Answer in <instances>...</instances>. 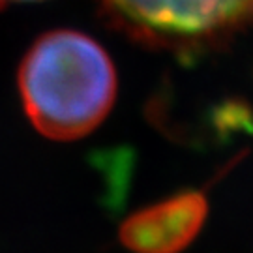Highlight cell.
<instances>
[{
  "label": "cell",
  "instance_id": "7a4b0ae2",
  "mask_svg": "<svg viewBox=\"0 0 253 253\" xmlns=\"http://www.w3.org/2000/svg\"><path fill=\"white\" fill-rule=\"evenodd\" d=\"M117 17L163 43H201L253 21V0H103Z\"/></svg>",
  "mask_w": 253,
  "mask_h": 253
},
{
  "label": "cell",
  "instance_id": "6da1fadb",
  "mask_svg": "<svg viewBox=\"0 0 253 253\" xmlns=\"http://www.w3.org/2000/svg\"><path fill=\"white\" fill-rule=\"evenodd\" d=\"M23 111L38 133L75 141L92 133L117 100L107 51L77 30H51L30 45L17 72Z\"/></svg>",
  "mask_w": 253,
  "mask_h": 253
},
{
  "label": "cell",
  "instance_id": "3957f363",
  "mask_svg": "<svg viewBox=\"0 0 253 253\" xmlns=\"http://www.w3.org/2000/svg\"><path fill=\"white\" fill-rule=\"evenodd\" d=\"M207 216V191L188 188L131 212L118 227V240L131 253H182Z\"/></svg>",
  "mask_w": 253,
  "mask_h": 253
},
{
  "label": "cell",
  "instance_id": "277c9868",
  "mask_svg": "<svg viewBox=\"0 0 253 253\" xmlns=\"http://www.w3.org/2000/svg\"><path fill=\"white\" fill-rule=\"evenodd\" d=\"M13 2H36V0H0V6H4V4H13Z\"/></svg>",
  "mask_w": 253,
  "mask_h": 253
}]
</instances>
